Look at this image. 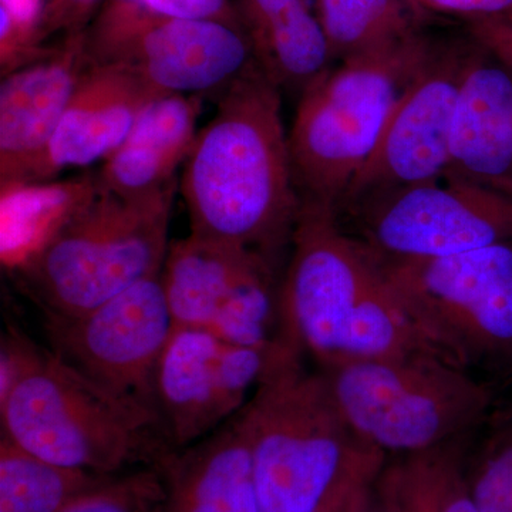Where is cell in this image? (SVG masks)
Listing matches in <instances>:
<instances>
[{
  "instance_id": "1",
  "label": "cell",
  "mask_w": 512,
  "mask_h": 512,
  "mask_svg": "<svg viewBox=\"0 0 512 512\" xmlns=\"http://www.w3.org/2000/svg\"><path fill=\"white\" fill-rule=\"evenodd\" d=\"M191 234L251 249L278 266L301 210L281 87L256 63L198 131L180 181Z\"/></svg>"
},
{
  "instance_id": "2",
  "label": "cell",
  "mask_w": 512,
  "mask_h": 512,
  "mask_svg": "<svg viewBox=\"0 0 512 512\" xmlns=\"http://www.w3.org/2000/svg\"><path fill=\"white\" fill-rule=\"evenodd\" d=\"M289 251L279 286L278 335L320 369L410 353L441 355L394 293L376 256L342 227L332 207L301 200Z\"/></svg>"
},
{
  "instance_id": "3",
  "label": "cell",
  "mask_w": 512,
  "mask_h": 512,
  "mask_svg": "<svg viewBox=\"0 0 512 512\" xmlns=\"http://www.w3.org/2000/svg\"><path fill=\"white\" fill-rule=\"evenodd\" d=\"M303 359L276 335L254 396L239 412L261 512H318L367 446L346 423L328 377Z\"/></svg>"
},
{
  "instance_id": "4",
  "label": "cell",
  "mask_w": 512,
  "mask_h": 512,
  "mask_svg": "<svg viewBox=\"0 0 512 512\" xmlns=\"http://www.w3.org/2000/svg\"><path fill=\"white\" fill-rule=\"evenodd\" d=\"M0 424L29 453L97 476L158 467L174 453L150 407L45 349L0 399Z\"/></svg>"
},
{
  "instance_id": "5",
  "label": "cell",
  "mask_w": 512,
  "mask_h": 512,
  "mask_svg": "<svg viewBox=\"0 0 512 512\" xmlns=\"http://www.w3.org/2000/svg\"><path fill=\"white\" fill-rule=\"evenodd\" d=\"M431 50L410 33L342 60L303 90L288 133L301 200L336 210L372 153L397 97Z\"/></svg>"
},
{
  "instance_id": "6",
  "label": "cell",
  "mask_w": 512,
  "mask_h": 512,
  "mask_svg": "<svg viewBox=\"0 0 512 512\" xmlns=\"http://www.w3.org/2000/svg\"><path fill=\"white\" fill-rule=\"evenodd\" d=\"M177 183L141 197L99 190L18 271L45 318H72L161 274Z\"/></svg>"
},
{
  "instance_id": "7",
  "label": "cell",
  "mask_w": 512,
  "mask_h": 512,
  "mask_svg": "<svg viewBox=\"0 0 512 512\" xmlns=\"http://www.w3.org/2000/svg\"><path fill=\"white\" fill-rule=\"evenodd\" d=\"M357 439L409 457L466 440L488 416L490 387L433 352L322 369Z\"/></svg>"
},
{
  "instance_id": "8",
  "label": "cell",
  "mask_w": 512,
  "mask_h": 512,
  "mask_svg": "<svg viewBox=\"0 0 512 512\" xmlns=\"http://www.w3.org/2000/svg\"><path fill=\"white\" fill-rule=\"evenodd\" d=\"M377 261L437 352L473 373L511 369L512 241L446 258Z\"/></svg>"
},
{
  "instance_id": "9",
  "label": "cell",
  "mask_w": 512,
  "mask_h": 512,
  "mask_svg": "<svg viewBox=\"0 0 512 512\" xmlns=\"http://www.w3.org/2000/svg\"><path fill=\"white\" fill-rule=\"evenodd\" d=\"M84 45L89 63L127 70L161 94L222 93L255 62L247 29L170 18L137 0H104Z\"/></svg>"
},
{
  "instance_id": "10",
  "label": "cell",
  "mask_w": 512,
  "mask_h": 512,
  "mask_svg": "<svg viewBox=\"0 0 512 512\" xmlns=\"http://www.w3.org/2000/svg\"><path fill=\"white\" fill-rule=\"evenodd\" d=\"M276 268L251 249L191 232L171 242L161 282L175 326L268 348L279 329Z\"/></svg>"
},
{
  "instance_id": "11",
  "label": "cell",
  "mask_w": 512,
  "mask_h": 512,
  "mask_svg": "<svg viewBox=\"0 0 512 512\" xmlns=\"http://www.w3.org/2000/svg\"><path fill=\"white\" fill-rule=\"evenodd\" d=\"M340 222L386 261L446 258L512 241V197L460 181L404 188L369 202Z\"/></svg>"
},
{
  "instance_id": "12",
  "label": "cell",
  "mask_w": 512,
  "mask_h": 512,
  "mask_svg": "<svg viewBox=\"0 0 512 512\" xmlns=\"http://www.w3.org/2000/svg\"><path fill=\"white\" fill-rule=\"evenodd\" d=\"M468 55L470 49L464 47L431 50L393 104L372 153L336 207V217L444 178Z\"/></svg>"
},
{
  "instance_id": "13",
  "label": "cell",
  "mask_w": 512,
  "mask_h": 512,
  "mask_svg": "<svg viewBox=\"0 0 512 512\" xmlns=\"http://www.w3.org/2000/svg\"><path fill=\"white\" fill-rule=\"evenodd\" d=\"M269 346L235 345L175 326L151 382V407L168 446L190 447L237 416L258 386Z\"/></svg>"
},
{
  "instance_id": "14",
  "label": "cell",
  "mask_w": 512,
  "mask_h": 512,
  "mask_svg": "<svg viewBox=\"0 0 512 512\" xmlns=\"http://www.w3.org/2000/svg\"><path fill=\"white\" fill-rule=\"evenodd\" d=\"M45 326L53 352L67 363L153 410L154 370L175 328L161 274L82 315L45 318Z\"/></svg>"
},
{
  "instance_id": "15",
  "label": "cell",
  "mask_w": 512,
  "mask_h": 512,
  "mask_svg": "<svg viewBox=\"0 0 512 512\" xmlns=\"http://www.w3.org/2000/svg\"><path fill=\"white\" fill-rule=\"evenodd\" d=\"M89 66L84 32L67 35L52 55L3 77L0 185L33 183L74 90Z\"/></svg>"
},
{
  "instance_id": "16",
  "label": "cell",
  "mask_w": 512,
  "mask_h": 512,
  "mask_svg": "<svg viewBox=\"0 0 512 512\" xmlns=\"http://www.w3.org/2000/svg\"><path fill=\"white\" fill-rule=\"evenodd\" d=\"M470 49L444 178L512 197V69Z\"/></svg>"
},
{
  "instance_id": "17",
  "label": "cell",
  "mask_w": 512,
  "mask_h": 512,
  "mask_svg": "<svg viewBox=\"0 0 512 512\" xmlns=\"http://www.w3.org/2000/svg\"><path fill=\"white\" fill-rule=\"evenodd\" d=\"M163 96L136 74L89 63L47 148L35 181L64 168L106 161L126 140L151 100Z\"/></svg>"
},
{
  "instance_id": "18",
  "label": "cell",
  "mask_w": 512,
  "mask_h": 512,
  "mask_svg": "<svg viewBox=\"0 0 512 512\" xmlns=\"http://www.w3.org/2000/svg\"><path fill=\"white\" fill-rule=\"evenodd\" d=\"M165 497L158 512H261L251 447L241 416L160 464Z\"/></svg>"
},
{
  "instance_id": "19",
  "label": "cell",
  "mask_w": 512,
  "mask_h": 512,
  "mask_svg": "<svg viewBox=\"0 0 512 512\" xmlns=\"http://www.w3.org/2000/svg\"><path fill=\"white\" fill-rule=\"evenodd\" d=\"M202 96L163 94L141 111L126 140L106 161L96 178L100 190L133 198L177 183L197 138Z\"/></svg>"
},
{
  "instance_id": "20",
  "label": "cell",
  "mask_w": 512,
  "mask_h": 512,
  "mask_svg": "<svg viewBox=\"0 0 512 512\" xmlns=\"http://www.w3.org/2000/svg\"><path fill=\"white\" fill-rule=\"evenodd\" d=\"M96 174L0 185L2 261L18 271L99 192Z\"/></svg>"
},
{
  "instance_id": "21",
  "label": "cell",
  "mask_w": 512,
  "mask_h": 512,
  "mask_svg": "<svg viewBox=\"0 0 512 512\" xmlns=\"http://www.w3.org/2000/svg\"><path fill=\"white\" fill-rule=\"evenodd\" d=\"M251 42L256 63L281 89L302 93L335 62L325 30L305 0H293Z\"/></svg>"
},
{
  "instance_id": "22",
  "label": "cell",
  "mask_w": 512,
  "mask_h": 512,
  "mask_svg": "<svg viewBox=\"0 0 512 512\" xmlns=\"http://www.w3.org/2000/svg\"><path fill=\"white\" fill-rule=\"evenodd\" d=\"M109 478L50 463L0 436V512H59Z\"/></svg>"
},
{
  "instance_id": "23",
  "label": "cell",
  "mask_w": 512,
  "mask_h": 512,
  "mask_svg": "<svg viewBox=\"0 0 512 512\" xmlns=\"http://www.w3.org/2000/svg\"><path fill=\"white\" fill-rule=\"evenodd\" d=\"M316 6L339 62L414 33L403 0H316Z\"/></svg>"
},
{
  "instance_id": "24",
  "label": "cell",
  "mask_w": 512,
  "mask_h": 512,
  "mask_svg": "<svg viewBox=\"0 0 512 512\" xmlns=\"http://www.w3.org/2000/svg\"><path fill=\"white\" fill-rule=\"evenodd\" d=\"M490 433L466 476L468 488L480 512H512V413Z\"/></svg>"
},
{
  "instance_id": "25",
  "label": "cell",
  "mask_w": 512,
  "mask_h": 512,
  "mask_svg": "<svg viewBox=\"0 0 512 512\" xmlns=\"http://www.w3.org/2000/svg\"><path fill=\"white\" fill-rule=\"evenodd\" d=\"M164 497L160 467H143L109 478L59 512H158Z\"/></svg>"
},
{
  "instance_id": "26",
  "label": "cell",
  "mask_w": 512,
  "mask_h": 512,
  "mask_svg": "<svg viewBox=\"0 0 512 512\" xmlns=\"http://www.w3.org/2000/svg\"><path fill=\"white\" fill-rule=\"evenodd\" d=\"M45 0H0V67L2 76L39 62L55 52L42 45Z\"/></svg>"
},
{
  "instance_id": "27",
  "label": "cell",
  "mask_w": 512,
  "mask_h": 512,
  "mask_svg": "<svg viewBox=\"0 0 512 512\" xmlns=\"http://www.w3.org/2000/svg\"><path fill=\"white\" fill-rule=\"evenodd\" d=\"M451 444L429 453L406 457L403 463L389 468L400 511L440 512L444 461Z\"/></svg>"
},
{
  "instance_id": "28",
  "label": "cell",
  "mask_w": 512,
  "mask_h": 512,
  "mask_svg": "<svg viewBox=\"0 0 512 512\" xmlns=\"http://www.w3.org/2000/svg\"><path fill=\"white\" fill-rule=\"evenodd\" d=\"M386 454L366 446L318 512H360L384 470Z\"/></svg>"
},
{
  "instance_id": "29",
  "label": "cell",
  "mask_w": 512,
  "mask_h": 512,
  "mask_svg": "<svg viewBox=\"0 0 512 512\" xmlns=\"http://www.w3.org/2000/svg\"><path fill=\"white\" fill-rule=\"evenodd\" d=\"M160 15L175 19L202 20L245 28L231 0H137Z\"/></svg>"
},
{
  "instance_id": "30",
  "label": "cell",
  "mask_w": 512,
  "mask_h": 512,
  "mask_svg": "<svg viewBox=\"0 0 512 512\" xmlns=\"http://www.w3.org/2000/svg\"><path fill=\"white\" fill-rule=\"evenodd\" d=\"M466 440L451 444L444 461L441 480L440 512H480L468 488L463 460Z\"/></svg>"
},
{
  "instance_id": "31",
  "label": "cell",
  "mask_w": 512,
  "mask_h": 512,
  "mask_svg": "<svg viewBox=\"0 0 512 512\" xmlns=\"http://www.w3.org/2000/svg\"><path fill=\"white\" fill-rule=\"evenodd\" d=\"M40 352L42 348L36 346L19 329L9 328L3 332L0 349V399L19 382Z\"/></svg>"
},
{
  "instance_id": "32",
  "label": "cell",
  "mask_w": 512,
  "mask_h": 512,
  "mask_svg": "<svg viewBox=\"0 0 512 512\" xmlns=\"http://www.w3.org/2000/svg\"><path fill=\"white\" fill-rule=\"evenodd\" d=\"M104 0H45L42 18L43 37L53 33L67 35L84 32L90 25Z\"/></svg>"
},
{
  "instance_id": "33",
  "label": "cell",
  "mask_w": 512,
  "mask_h": 512,
  "mask_svg": "<svg viewBox=\"0 0 512 512\" xmlns=\"http://www.w3.org/2000/svg\"><path fill=\"white\" fill-rule=\"evenodd\" d=\"M293 3V0H235L249 37L265 29Z\"/></svg>"
},
{
  "instance_id": "34",
  "label": "cell",
  "mask_w": 512,
  "mask_h": 512,
  "mask_svg": "<svg viewBox=\"0 0 512 512\" xmlns=\"http://www.w3.org/2000/svg\"><path fill=\"white\" fill-rule=\"evenodd\" d=\"M424 8L470 19L500 15L512 9V0H417Z\"/></svg>"
},
{
  "instance_id": "35",
  "label": "cell",
  "mask_w": 512,
  "mask_h": 512,
  "mask_svg": "<svg viewBox=\"0 0 512 512\" xmlns=\"http://www.w3.org/2000/svg\"><path fill=\"white\" fill-rule=\"evenodd\" d=\"M360 512H402L389 470L382 471L377 478L375 487Z\"/></svg>"
}]
</instances>
